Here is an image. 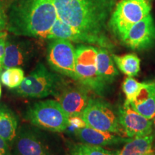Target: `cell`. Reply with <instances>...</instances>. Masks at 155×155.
<instances>
[{
  "mask_svg": "<svg viewBox=\"0 0 155 155\" xmlns=\"http://www.w3.org/2000/svg\"><path fill=\"white\" fill-rule=\"evenodd\" d=\"M28 57V52L22 44L12 42L7 40L5 55L3 59V68L19 67L25 63Z\"/></svg>",
  "mask_w": 155,
  "mask_h": 155,
  "instance_id": "18",
  "label": "cell"
},
{
  "mask_svg": "<svg viewBox=\"0 0 155 155\" xmlns=\"http://www.w3.org/2000/svg\"><path fill=\"white\" fill-rule=\"evenodd\" d=\"M118 116L120 124L129 138L144 137L153 132V123L151 119L134 111L131 106L124 105L119 107Z\"/></svg>",
  "mask_w": 155,
  "mask_h": 155,
  "instance_id": "12",
  "label": "cell"
},
{
  "mask_svg": "<svg viewBox=\"0 0 155 155\" xmlns=\"http://www.w3.org/2000/svg\"><path fill=\"white\" fill-rule=\"evenodd\" d=\"M57 18L53 0H14L7 29L16 35L47 38Z\"/></svg>",
  "mask_w": 155,
  "mask_h": 155,
  "instance_id": "1",
  "label": "cell"
},
{
  "mask_svg": "<svg viewBox=\"0 0 155 155\" xmlns=\"http://www.w3.org/2000/svg\"><path fill=\"white\" fill-rule=\"evenodd\" d=\"M0 155H12L8 143L0 137Z\"/></svg>",
  "mask_w": 155,
  "mask_h": 155,
  "instance_id": "27",
  "label": "cell"
},
{
  "mask_svg": "<svg viewBox=\"0 0 155 155\" xmlns=\"http://www.w3.org/2000/svg\"><path fill=\"white\" fill-rule=\"evenodd\" d=\"M154 135L134 137L126 142L123 148L116 155H145L153 152Z\"/></svg>",
  "mask_w": 155,
  "mask_h": 155,
  "instance_id": "16",
  "label": "cell"
},
{
  "mask_svg": "<svg viewBox=\"0 0 155 155\" xmlns=\"http://www.w3.org/2000/svg\"><path fill=\"white\" fill-rule=\"evenodd\" d=\"M15 155H53V154L40 136L30 130H21L15 141Z\"/></svg>",
  "mask_w": 155,
  "mask_h": 155,
  "instance_id": "13",
  "label": "cell"
},
{
  "mask_svg": "<svg viewBox=\"0 0 155 155\" xmlns=\"http://www.w3.org/2000/svg\"><path fill=\"white\" fill-rule=\"evenodd\" d=\"M150 0H121L108 21L112 32L120 40L133 25L150 14Z\"/></svg>",
  "mask_w": 155,
  "mask_h": 155,
  "instance_id": "4",
  "label": "cell"
},
{
  "mask_svg": "<svg viewBox=\"0 0 155 155\" xmlns=\"http://www.w3.org/2000/svg\"><path fill=\"white\" fill-rule=\"evenodd\" d=\"M97 71L104 83H112L119 75L114 63V60L105 48H98L97 51Z\"/></svg>",
  "mask_w": 155,
  "mask_h": 155,
  "instance_id": "17",
  "label": "cell"
},
{
  "mask_svg": "<svg viewBox=\"0 0 155 155\" xmlns=\"http://www.w3.org/2000/svg\"><path fill=\"white\" fill-rule=\"evenodd\" d=\"M130 106L134 111L152 120L155 116V82L145 83Z\"/></svg>",
  "mask_w": 155,
  "mask_h": 155,
  "instance_id": "15",
  "label": "cell"
},
{
  "mask_svg": "<svg viewBox=\"0 0 155 155\" xmlns=\"http://www.w3.org/2000/svg\"><path fill=\"white\" fill-rule=\"evenodd\" d=\"M97 48L91 45L78 46L75 49V73L77 82L96 94H102L106 83L102 81L97 71Z\"/></svg>",
  "mask_w": 155,
  "mask_h": 155,
  "instance_id": "6",
  "label": "cell"
},
{
  "mask_svg": "<svg viewBox=\"0 0 155 155\" xmlns=\"http://www.w3.org/2000/svg\"><path fill=\"white\" fill-rule=\"evenodd\" d=\"M25 79L24 71L19 67L5 69L0 74V81L8 88H17Z\"/></svg>",
  "mask_w": 155,
  "mask_h": 155,
  "instance_id": "22",
  "label": "cell"
},
{
  "mask_svg": "<svg viewBox=\"0 0 155 155\" xmlns=\"http://www.w3.org/2000/svg\"><path fill=\"white\" fill-rule=\"evenodd\" d=\"M58 75L51 73L42 63H39L18 88L19 96L30 98H45L53 95L60 83Z\"/></svg>",
  "mask_w": 155,
  "mask_h": 155,
  "instance_id": "7",
  "label": "cell"
},
{
  "mask_svg": "<svg viewBox=\"0 0 155 155\" xmlns=\"http://www.w3.org/2000/svg\"><path fill=\"white\" fill-rule=\"evenodd\" d=\"M74 134L82 143L98 147L127 142L131 139V138L124 137L117 134L99 131L88 127L83 129H75Z\"/></svg>",
  "mask_w": 155,
  "mask_h": 155,
  "instance_id": "14",
  "label": "cell"
},
{
  "mask_svg": "<svg viewBox=\"0 0 155 155\" xmlns=\"http://www.w3.org/2000/svg\"><path fill=\"white\" fill-rule=\"evenodd\" d=\"M153 134V133H152ZM153 135H154V147H155V120H154V134H153Z\"/></svg>",
  "mask_w": 155,
  "mask_h": 155,
  "instance_id": "28",
  "label": "cell"
},
{
  "mask_svg": "<svg viewBox=\"0 0 155 155\" xmlns=\"http://www.w3.org/2000/svg\"><path fill=\"white\" fill-rule=\"evenodd\" d=\"M17 120L11 111L0 109V137L7 143H11L16 137Z\"/></svg>",
  "mask_w": 155,
  "mask_h": 155,
  "instance_id": "20",
  "label": "cell"
},
{
  "mask_svg": "<svg viewBox=\"0 0 155 155\" xmlns=\"http://www.w3.org/2000/svg\"><path fill=\"white\" fill-rule=\"evenodd\" d=\"M47 39H62L70 42L96 45L107 49H111L114 47L112 42L106 36H95L84 33L68 25L58 17L50 30Z\"/></svg>",
  "mask_w": 155,
  "mask_h": 155,
  "instance_id": "10",
  "label": "cell"
},
{
  "mask_svg": "<svg viewBox=\"0 0 155 155\" xmlns=\"http://www.w3.org/2000/svg\"><path fill=\"white\" fill-rule=\"evenodd\" d=\"M26 119L40 129L62 132L68 127V116L56 100H45L29 106Z\"/></svg>",
  "mask_w": 155,
  "mask_h": 155,
  "instance_id": "3",
  "label": "cell"
},
{
  "mask_svg": "<svg viewBox=\"0 0 155 155\" xmlns=\"http://www.w3.org/2000/svg\"><path fill=\"white\" fill-rule=\"evenodd\" d=\"M47 61L53 71L77 81L75 49L71 42L54 39L48 45Z\"/></svg>",
  "mask_w": 155,
  "mask_h": 155,
  "instance_id": "8",
  "label": "cell"
},
{
  "mask_svg": "<svg viewBox=\"0 0 155 155\" xmlns=\"http://www.w3.org/2000/svg\"><path fill=\"white\" fill-rule=\"evenodd\" d=\"M53 3L58 17L68 25L91 35L106 36L111 0H53Z\"/></svg>",
  "mask_w": 155,
  "mask_h": 155,
  "instance_id": "2",
  "label": "cell"
},
{
  "mask_svg": "<svg viewBox=\"0 0 155 155\" xmlns=\"http://www.w3.org/2000/svg\"><path fill=\"white\" fill-rule=\"evenodd\" d=\"M145 83L138 82L133 77H127L122 83V90L126 96L124 105H129L134 101L136 96L139 94L141 88L144 86Z\"/></svg>",
  "mask_w": 155,
  "mask_h": 155,
  "instance_id": "23",
  "label": "cell"
},
{
  "mask_svg": "<svg viewBox=\"0 0 155 155\" xmlns=\"http://www.w3.org/2000/svg\"><path fill=\"white\" fill-rule=\"evenodd\" d=\"M66 155H116V153L103 148L84 143L70 145Z\"/></svg>",
  "mask_w": 155,
  "mask_h": 155,
  "instance_id": "21",
  "label": "cell"
},
{
  "mask_svg": "<svg viewBox=\"0 0 155 155\" xmlns=\"http://www.w3.org/2000/svg\"><path fill=\"white\" fill-rule=\"evenodd\" d=\"M1 94H2V86L0 84V98H1Z\"/></svg>",
  "mask_w": 155,
  "mask_h": 155,
  "instance_id": "29",
  "label": "cell"
},
{
  "mask_svg": "<svg viewBox=\"0 0 155 155\" xmlns=\"http://www.w3.org/2000/svg\"><path fill=\"white\" fill-rule=\"evenodd\" d=\"M68 127H72L75 129H83L86 127V123L81 116H73L68 117Z\"/></svg>",
  "mask_w": 155,
  "mask_h": 155,
  "instance_id": "24",
  "label": "cell"
},
{
  "mask_svg": "<svg viewBox=\"0 0 155 155\" xmlns=\"http://www.w3.org/2000/svg\"><path fill=\"white\" fill-rule=\"evenodd\" d=\"M112 58L118 68L128 76H136L140 71L141 61L136 54L129 53L124 55H112Z\"/></svg>",
  "mask_w": 155,
  "mask_h": 155,
  "instance_id": "19",
  "label": "cell"
},
{
  "mask_svg": "<svg viewBox=\"0 0 155 155\" xmlns=\"http://www.w3.org/2000/svg\"><path fill=\"white\" fill-rule=\"evenodd\" d=\"M7 32H5L0 35V74L3 68V59L5 55L6 42H7Z\"/></svg>",
  "mask_w": 155,
  "mask_h": 155,
  "instance_id": "25",
  "label": "cell"
},
{
  "mask_svg": "<svg viewBox=\"0 0 155 155\" xmlns=\"http://www.w3.org/2000/svg\"><path fill=\"white\" fill-rule=\"evenodd\" d=\"M89 90L84 85L65 84L60 81L53 96L59 102L67 116H81L91 98Z\"/></svg>",
  "mask_w": 155,
  "mask_h": 155,
  "instance_id": "9",
  "label": "cell"
},
{
  "mask_svg": "<svg viewBox=\"0 0 155 155\" xmlns=\"http://www.w3.org/2000/svg\"><path fill=\"white\" fill-rule=\"evenodd\" d=\"M127 47L133 50H145L155 42V25L150 14L133 25L121 39Z\"/></svg>",
  "mask_w": 155,
  "mask_h": 155,
  "instance_id": "11",
  "label": "cell"
},
{
  "mask_svg": "<svg viewBox=\"0 0 155 155\" xmlns=\"http://www.w3.org/2000/svg\"><path fill=\"white\" fill-rule=\"evenodd\" d=\"M7 28V14L0 2V35L5 32Z\"/></svg>",
  "mask_w": 155,
  "mask_h": 155,
  "instance_id": "26",
  "label": "cell"
},
{
  "mask_svg": "<svg viewBox=\"0 0 155 155\" xmlns=\"http://www.w3.org/2000/svg\"><path fill=\"white\" fill-rule=\"evenodd\" d=\"M82 117L87 127L128 137L120 124L118 114H116L111 106L104 100L91 98Z\"/></svg>",
  "mask_w": 155,
  "mask_h": 155,
  "instance_id": "5",
  "label": "cell"
},
{
  "mask_svg": "<svg viewBox=\"0 0 155 155\" xmlns=\"http://www.w3.org/2000/svg\"><path fill=\"white\" fill-rule=\"evenodd\" d=\"M145 155H154V152H151V153H148V154H147Z\"/></svg>",
  "mask_w": 155,
  "mask_h": 155,
  "instance_id": "30",
  "label": "cell"
}]
</instances>
